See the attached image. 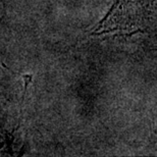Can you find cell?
Segmentation results:
<instances>
[{"label":"cell","instance_id":"6da1fadb","mask_svg":"<svg viewBox=\"0 0 157 157\" xmlns=\"http://www.w3.org/2000/svg\"><path fill=\"white\" fill-rule=\"evenodd\" d=\"M155 15L156 0H115L91 35H133L145 32L155 23Z\"/></svg>","mask_w":157,"mask_h":157}]
</instances>
